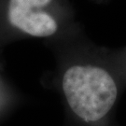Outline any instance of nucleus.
<instances>
[{"label":"nucleus","instance_id":"nucleus-1","mask_svg":"<svg viewBox=\"0 0 126 126\" xmlns=\"http://www.w3.org/2000/svg\"><path fill=\"white\" fill-rule=\"evenodd\" d=\"M62 90L70 111L85 126H108L126 90V48L110 62L86 60L71 63L62 77Z\"/></svg>","mask_w":126,"mask_h":126},{"label":"nucleus","instance_id":"nucleus-2","mask_svg":"<svg viewBox=\"0 0 126 126\" xmlns=\"http://www.w3.org/2000/svg\"><path fill=\"white\" fill-rule=\"evenodd\" d=\"M63 5L60 0H6L5 16L14 29L34 37L59 31Z\"/></svg>","mask_w":126,"mask_h":126}]
</instances>
